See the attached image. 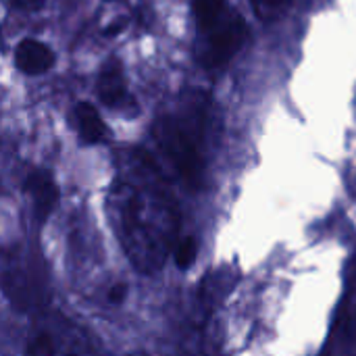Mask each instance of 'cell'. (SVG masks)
Segmentation results:
<instances>
[{
    "label": "cell",
    "instance_id": "cell-5",
    "mask_svg": "<svg viewBox=\"0 0 356 356\" xmlns=\"http://www.w3.org/2000/svg\"><path fill=\"white\" fill-rule=\"evenodd\" d=\"M200 35H202V48L198 58L207 69H217L232 60V56L246 42L248 31L244 19L227 8L213 25L202 29Z\"/></svg>",
    "mask_w": 356,
    "mask_h": 356
},
{
    "label": "cell",
    "instance_id": "cell-13",
    "mask_svg": "<svg viewBox=\"0 0 356 356\" xmlns=\"http://www.w3.org/2000/svg\"><path fill=\"white\" fill-rule=\"evenodd\" d=\"M125 296H127V286L125 284H119V286L111 288V292H108V300L113 305H121L125 300Z\"/></svg>",
    "mask_w": 356,
    "mask_h": 356
},
{
    "label": "cell",
    "instance_id": "cell-11",
    "mask_svg": "<svg viewBox=\"0 0 356 356\" xmlns=\"http://www.w3.org/2000/svg\"><path fill=\"white\" fill-rule=\"evenodd\" d=\"M196 252H198V244H196L194 238L179 240V244L175 246V263H177V267L188 269L196 261Z\"/></svg>",
    "mask_w": 356,
    "mask_h": 356
},
{
    "label": "cell",
    "instance_id": "cell-1",
    "mask_svg": "<svg viewBox=\"0 0 356 356\" xmlns=\"http://www.w3.org/2000/svg\"><path fill=\"white\" fill-rule=\"evenodd\" d=\"M108 213L129 263L140 273L161 269L173 248L177 211L152 156L142 150L127 156L111 186Z\"/></svg>",
    "mask_w": 356,
    "mask_h": 356
},
{
    "label": "cell",
    "instance_id": "cell-2",
    "mask_svg": "<svg viewBox=\"0 0 356 356\" xmlns=\"http://www.w3.org/2000/svg\"><path fill=\"white\" fill-rule=\"evenodd\" d=\"M152 140L159 154L167 161L175 175L190 188H198L202 181L204 161L194 129L179 117L163 115L152 127Z\"/></svg>",
    "mask_w": 356,
    "mask_h": 356
},
{
    "label": "cell",
    "instance_id": "cell-4",
    "mask_svg": "<svg viewBox=\"0 0 356 356\" xmlns=\"http://www.w3.org/2000/svg\"><path fill=\"white\" fill-rule=\"evenodd\" d=\"M0 284L8 300L21 311L35 309L38 313H42L48 305L46 277L38 267L35 259L29 254L17 252L8 257V263L2 267L0 273Z\"/></svg>",
    "mask_w": 356,
    "mask_h": 356
},
{
    "label": "cell",
    "instance_id": "cell-14",
    "mask_svg": "<svg viewBox=\"0 0 356 356\" xmlns=\"http://www.w3.org/2000/svg\"><path fill=\"white\" fill-rule=\"evenodd\" d=\"M15 6L23 8V10H38L46 4V0H13Z\"/></svg>",
    "mask_w": 356,
    "mask_h": 356
},
{
    "label": "cell",
    "instance_id": "cell-9",
    "mask_svg": "<svg viewBox=\"0 0 356 356\" xmlns=\"http://www.w3.org/2000/svg\"><path fill=\"white\" fill-rule=\"evenodd\" d=\"M73 121L75 129L79 134V140L83 144H100L106 140L108 129L98 111L90 102H77L73 108Z\"/></svg>",
    "mask_w": 356,
    "mask_h": 356
},
{
    "label": "cell",
    "instance_id": "cell-16",
    "mask_svg": "<svg viewBox=\"0 0 356 356\" xmlns=\"http://www.w3.org/2000/svg\"><path fill=\"white\" fill-rule=\"evenodd\" d=\"M129 356H144V355H129Z\"/></svg>",
    "mask_w": 356,
    "mask_h": 356
},
{
    "label": "cell",
    "instance_id": "cell-6",
    "mask_svg": "<svg viewBox=\"0 0 356 356\" xmlns=\"http://www.w3.org/2000/svg\"><path fill=\"white\" fill-rule=\"evenodd\" d=\"M98 96L100 100L115 111H123V113H136V100L127 90V81L123 75V69L117 60L108 63L100 77H98Z\"/></svg>",
    "mask_w": 356,
    "mask_h": 356
},
{
    "label": "cell",
    "instance_id": "cell-15",
    "mask_svg": "<svg viewBox=\"0 0 356 356\" xmlns=\"http://www.w3.org/2000/svg\"><path fill=\"white\" fill-rule=\"evenodd\" d=\"M125 27H127V21H125V19H123V21H113V23L104 29V35H111V38H113V35H119Z\"/></svg>",
    "mask_w": 356,
    "mask_h": 356
},
{
    "label": "cell",
    "instance_id": "cell-8",
    "mask_svg": "<svg viewBox=\"0 0 356 356\" xmlns=\"http://www.w3.org/2000/svg\"><path fill=\"white\" fill-rule=\"evenodd\" d=\"M15 63L25 75H44L54 65V52L48 44L27 38L19 42L15 50Z\"/></svg>",
    "mask_w": 356,
    "mask_h": 356
},
{
    "label": "cell",
    "instance_id": "cell-12",
    "mask_svg": "<svg viewBox=\"0 0 356 356\" xmlns=\"http://www.w3.org/2000/svg\"><path fill=\"white\" fill-rule=\"evenodd\" d=\"M288 2H290V0H252L254 10H257L261 17H269V15L280 13Z\"/></svg>",
    "mask_w": 356,
    "mask_h": 356
},
{
    "label": "cell",
    "instance_id": "cell-10",
    "mask_svg": "<svg viewBox=\"0 0 356 356\" xmlns=\"http://www.w3.org/2000/svg\"><path fill=\"white\" fill-rule=\"evenodd\" d=\"M192 8H194V19H196L198 31H202L209 25H213L229 6L225 0H194Z\"/></svg>",
    "mask_w": 356,
    "mask_h": 356
},
{
    "label": "cell",
    "instance_id": "cell-7",
    "mask_svg": "<svg viewBox=\"0 0 356 356\" xmlns=\"http://www.w3.org/2000/svg\"><path fill=\"white\" fill-rule=\"evenodd\" d=\"M25 194L31 200L38 221H46L58 202V186L48 171H31L25 179Z\"/></svg>",
    "mask_w": 356,
    "mask_h": 356
},
{
    "label": "cell",
    "instance_id": "cell-3",
    "mask_svg": "<svg viewBox=\"0 0 356 356\" xmlns=\"http://www.w3.org/2000/svg\"><path fill=\"white\" fill-rule=\"evenodd\" d=\"M25 356H98L92 336L60 313H38Z\"/></svg>",
    "mask_w": 356,
    "mask_h": 356
}]
</instances>
